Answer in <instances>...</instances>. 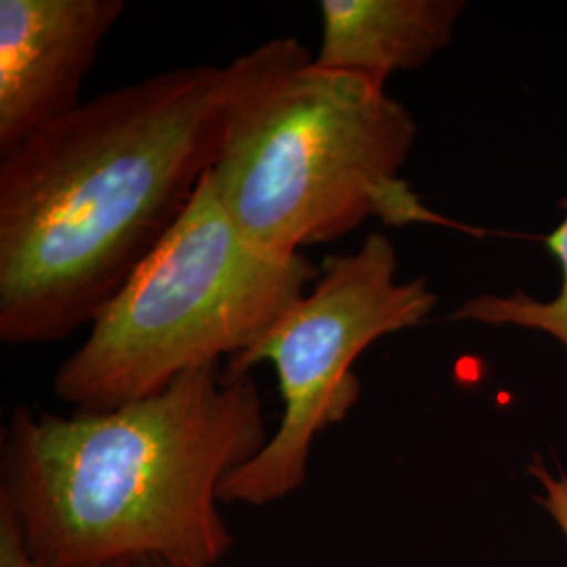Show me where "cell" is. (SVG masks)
<instances>
[{
  "mask_svg": "<svg viewBox=\"0 0 567 567\" xmlns=\"http://www.w3.org/2000/svg\"><path fill=\"white\" fill-rule=\"evenodd\" d=\"M311 60L280 37L105 91L0 156V341L91 326L194 200L244 103Z\"/></svg>",
  "mask_w": 567,
  "mask_h": 567,
  "instance_id": "cell-1",
  "label": "cell"
},
{
  "mask_svg": "<svg viewBox=\"0 0 567 567\" xmlns=\"http://www.w3.org/2000/svg\"><path fill=\"white\" fill-rule=\"evenodd\" d=\"M269 437L255 379L225 364L102 412L18 405L2 426L0 505L42 567H217L234 548L221 487Z\"/></svg>",
  "mask_w": 567,
  "mask_h": 567,
  "instance_id": "cell-2",
  "label": "cell"
},
{
  "mask_svg": "<svg viewBox=\"0 0 567 567\" xmlns=\"http://www.w3.org/2000/svg\"><path fill=\"white\" fill-rule=\"evenodd\" d=\"M416 133L385 82L301 61L244 103L210 179L244 236L280 255L334 243L372 217L480 236L400 179Z\"/></svg>",
  "mask_w": 567,
  "mask_h": 567,
  "instance_id": "cell-3",
  "label": "cell"
},
{
  "mask_svg": "<svg viewBox=\"0 0 567 567\" xmlns=\"http://www.w3.org/2000/svg\"><path fill=\"white\" fill-rule=\"evenodd\" d=\"M305 252L250 243L210 173L179 221L89 326L53 379L74 410L150 398L185 372L227 364L259 343L320 276Z\"/></svg>",
  "mask_w": 567,
  "mask_h": 567,
  "instance_id": "cell-4",
  "label": "cell"
},
{
  "mask_svg": "<svg viewBox=\"0 0 567 567\" xmlns=\"http://www.w3.org/2000/svg\"><path fill=\"white\" fill-rule=\"evenodd\" d=\"M398 271L391 238L368 234L358 250L328 257L303 299L225 364L229 377L274 365L284 412L264 450L225 480L221 503L267 507L303 486L316 437L360 398L358 358L386 334L423 324L437 305L425 276L398 280Z\"/></svg>",
  "mask_w": 567,
  "mask_h": 567,
  "instance_id": "cell-5",
  "label": "cell"
},
{
  "mask_svg": "<svg viewBox=\"0 0 567 567\" xmlns=\"http://www.w3.org/2000/svg\"><path fill=\"white\" fill-rule=\"evenodd\" d=\"M122 0H0V156L74 112Z\"/></svg>",
  "mask_w": 567,
  "mask_h": 567,
  "instance_id": "cell-6",
  "label": "cell"
},
{
  "mask_svg": "<svg viewBox=\"0 0 567 567\" xmlns=\"http://www.w3.org/2000/svg\"><path fill=\"white\" fill-rule=\"evenodd\" d=\"M463 0H322V42L313 63L386 82L446 49Z\"/></svg>",
  "mask_w": 567,
  "mask_h": 567,
  "instance_id": "cell-7",
  "label": "cell"
},
{
  "mask_svg": "<svg viewBox=\"0 0 567 567\" xmlns=\"http://www.w3.org/2000/svg\"><path fill=\"white\" fill-rule=\"evenodd\" d=\"M564 221L547 238V250L561 267V288L557 297L548 301L532 299L526 292L515 290L511 295H477L466 299L450 313L452 322H475L486 326H515L538 330L557 339L567 351V198Z\"/></svg>",
  "mask_w": 567,
  "mask_h": 567,
  "instance_id": "cell-8",
  "label": "cell"
},
{
  "mask_svg": "<svg viewBox=\"0 0 567 567\" xmlns=\"http://www.w3.org/2000/svg\"><path fill=\"white\" fill-rule=\"evenodd\" d=\"M0 567H42L21 532L20 522L0 505Z\"/></svg>",
  "mask_w": 567,
  "mask_h": 567,
  "instance_id": "cell-9",
  "label": "cell"
},
{
  "mask_svg": "<svg viewBox=\"0 0 567 567\" xmlns=\"http://www.w3.org/2000/svg\"><path fill=\"white\" fill-rule=\"evenodd\" d=\"M529 471H532V475L538 477V482L543 486L540 505L547 508L548 515L559 526L567 540V473L559 471L557 475H553V473H548L540 461H536L534 465L529 466Z\"/></svg>",
  "mask_w": 567,
  "mask_h": 567,
  "instance_id": "cell-10",
  "label": "cell"
},
{
  "mask_svg": "<svg viewBox=\"0 0 567 567\" xmlns=\"http://www.w3.org/2000/svg\"><path fill=\"white\" fill-rule=\"evenodd\" d=\"M110 567H175L164 564V561H154V559H143V561H128V564H118Z\"/></svg>",
  "mask_w": 567,
  "mask_h": 567,
  "instance_id": "cell-11",
  "label": "cell"
}]
</instances>
